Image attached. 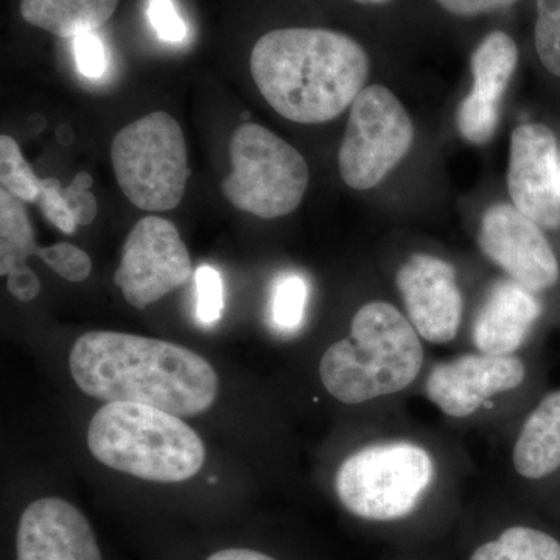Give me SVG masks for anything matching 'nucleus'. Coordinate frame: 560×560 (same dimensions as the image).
<instances>
[{
  "instance_id": "ddd939ff",
  "label": "nucleus",
  "mask_w": 560,
  "mask_h": 560,
  "mask_svg": "<svg viewBox=\"0 0 560 560\" xmlns=\"http://www.w3.org/2000/svg\"><path fill=\"white\" fill-rule=\"evenodd\" d=\"M525 363L517 355L466 353L431 368L425 394L445 416L466 419L499 394L521 388Z\"/></svg>"
},
{
  "instance_id": "473e14b6",
  "label": "nucleus",
  "mask_w": 560,
  "mask_h": 560,
  "mask_svg": "<svg viewBox=\"0 0 560 560\" xmlns=\"http://www.w3.org/2000/svg\"><path fill=\"white\" fill-rule=\"evenodd\" d=\"M206 560H276L271 556L265 555V552L249 550V548H226L213 552Z\"/></svg>"
},
{
  "instance_id": "dca6fc26",
  "label": "nucleus",
  "mask_w": 560,
  "mask_h": 560,
  "mask_svg": "<svg viewBox=\"0 0 560 560\" xmlns=\"http://www.w3.org/2000/svg\"><path fill=\"white\" fill-rule=\"evenodd\" d=\"M512 463L526 480H541L560 469V389L545 396L526 418Z\"/></svg>"
},
{
  "instance_id": "5701e85b",
  "label": "nucleus",
  "mask_w": 560,
  "mask_h": 560,
  "mask_svg": "<svg viewBox=\"0 0 560 560\" xmlns=\"http://www.w3.org/2000/svg\"><path fill=\"white\" fill-rule=\"evenodd\" d=\"M500 108L467 94L456 109V128L460 138L474 145L489 143L499 127Z\"/></svg>"
},
{
  "instance_id": "39448f33",
  "label": "nucleus",
  "mask_w": 560,
  "mask_h": 560,
  "mask_svg": "<svg viewBox=\"0 0 560 560\" xmlns=\"http://www.w3.org/2000/svg\"><path fill=\"white\" fill-rule=\"evenodd\" d=\"M433 456L410 441L377 442L353 452L335 475V492L345 510L371 522L407 517L434 481Z\"/></svg>"
},
{
  "instance_id": "7ed1b4c3",
  "label": "nucleus",
  "mask_w": 560,
  "mask_h": 560,
  "mask_svg": "<svg viewBox=\"0 0 560 560\" xmlns=\"http://www.w3.org/2000/svg\"><path fill=\"white\" fill-rule=\"evenodd\" d=\"M423 359L410 319L389 302L372 301L353 315L349 337L320 357L319 378L341 404H366L410 388Z\"/></svg>"
},
{
  "instance_id": "6e6552de",
  "label": "nucleus",
  "mask_w": 560,
  "mask_h": 560,
  "mask_svg": "<svg viewBox=\"0 0 560 560\" xmlns=\"http://www.w3.org/2000/svg\"><path fill=\"white\" fill-rule=\"evenodd\" d=\"M415 142V124L399 98L371 84L350 106L338 167L353 190L377 187L404 161Z\"/></svg>"
},
{
  "instance_id": "a211bd4d",
  "label": "nucleus",
  "mask_w": 560,
  "mask_h": 560,
  "mask_svg": "<svg viewBox=\"0 0 560 560\" xmlns=\"http://www.w3.org/2000/svg\"><path fill=\"white\" fill-rule=\"evenodd\" d=\"M517 62L518 49L515 40L508 33L490 32L471 55L474 86L469 94L490 105L501 106Z\"/></svg>"
},
{
  "instance_id": "72a5a7b5",
  "label": "nucleus",
  "mask_w": 560,
  "mask_h": 560,
  "mask_svg": "<svg viewBox=\"0 0 560 560\" xmlns=\"http://www.w3.org/2000/svg\"><path fill=\"white\" fill-rule=\"evenodd\" d=\"M353 2L361 3V5H385L393 0H353Z\"/></svg>"
},
{
  "instance_id": "4468645a",
  "label": "nucleus",
  "mask_w": 560,
  "mask_h": 560,
  "mask_svg": "<svg viewBox=\"0 0 560 560\" xmlns=\"http://www.w3.org/2000/svg\"><path fill=\"white\" fill-rule=\"evenodd\" d=\"M18 560H103L90 521L69 501L46 497L22 512Z\"/></svg>"
},
{
  "instance_id": "bb28decb",
  "label": "nucleus",
  "mask_w": 560,
  "mask_h": 560,
  "mask_svg": "<svg viewBox=\"0 0 560 560\" xmlns=\"http://www.w3.org/2000/svg\"><path fill=\"white\" fill-rule=\"evenodd\" d=\"M44 219L65 234H73L79 224L73 220L68 202L62 197V186L57 178H44L38 200Z\"/></svg>"
},
{
  "instance_id": "2eb2a0df",
  "label": "nucleus",
  "mask_w": 560,
  "mask_h": 560,
  "mask_svg": "<svg viewBox=\"0 0 560 560\" xmlns=\"http://www.w3.org/2000/svg\"><path fill=\"white\" fill-rule=\"evenodd\" d=\"M540 315L541 305L533 291L512 279L499 280L475 318V348L488 355H515Z\"/></svg>"
},
{
  "instance_id": "1a4fd4ad",
  "label": "nucleus",
  "mask_w": 560,
  "mask_h": 560,
  "mask_svg": "<svg viewBox=\"0 0 560 560\" xmlns=\"http://www.w3.org/2000/svg\"><path fill=\"white\" fill-rule=\"evenodd\" d=\"M194 275L189 248L178 228L161 217H145L132 228L121 248L114 282L138 311L162 300Z\"/></svg>"
},
{
  "instance_id": "7c9ffc66",
  "label": "nucleus",
  "mask_w": 560,
  "mask_h": 560,
  "mask_svg": "<svg viewBox=\"0 0 560 560\" xmlns=\"http://www.w3.org/2000/svg\"><path fill=\"white\" fill-rule=\"evenodd\" d=\"M436 2L440 3L442 9L455 14V16L475 18L493 13V11L510 9L518 0H436Z\"/></svg>"
},
{
  "instance_id": "9b49d317",
  "label": "nucleus",
  "mask_w": 560,
  "mask_h": 560,
  "mask_svg": "<svg viewBox=\"0 0 560 560\" xmlns=\"http://www.w3.org/2000/svg\"><path fill=\"white\" fill-rule=\"evenodd\" d=\"M407 318L422 340L448 345L458 337L464 302L455 268L431 254H412L396 275Z\"/></svg>"
},
{
  "instance_id": "423d86ee",
  "label": "nucleus",
  "mask_w": 560,
  "mask_h": 560,
  "mask_svg": "<svg viewBox=\"0 0 560 560\" xmlns=\"http://www.w3.org/2000/svg\"><path fill=\"white\" fill-rule=\"evenodd\" d=\"M114 175L125 197L147 212L178 208L190 176L178 121L153 110L117 132L110 145Z\"/></svg>"
},
{
  "instance_id": "b1692460",
  "label": "nucleus",
  "mask_w": 560,
  "mask_h": 560,
  "mask_svg": "<svg viewBox=\"0 0 560 560\" xmlns=\"http://www.w3.org/2000/svg\"><path fill=\"white\" fill-rule=\"evenodd\" d=\"M534 40L544 68L560 77V0H537Z\"/></svg>"
},
{
  "instance_id": "393cba45",
  "label": "nucleus",
  "mask_w": 560,
  "mask_h": 560,
  "mask_svg": "<svg viewBox=\"0 0 560 560\" xmlns=\"http://www.w3.org/2000/svg\"><path fill=\"white\" fill-rule=\"evenodd\" d=\"M36 257L69 282H83L92 271V260L86 250L72 243H57L46 248L40 246Z\"/></svg>"
},
{
  "instance_id": "6ab92c4d",
  "label": "nucleus",
  "mask_w": 560,
  "mask_h": 560,
  "mask_svg": "<svg viewBox=\"0 0 560 560\" xmlns=\"http://www.w3.org/2000/svg\"><path fill=\"white\" fill-rule=\"evenodd\" d=\"M39 248L24 201L0 189V276L27 267Z\"/></svg>"
},
{
  "instance_id": "f03ea898",
  "label": "nucleus",
  "mask_w": 560,
  "mask_h": 560,
  "mask_svg": "<svg viewBox=\"0 0 560 560\" xmlns=\"http://www.w3.org/2000/svg\"><path fill=\"white\" fill-rule=\"evenodd\" d=\"M250 75L276 113L294 124H326L341 116L364 90L371 62L346 33L279 28L250 51Z\"/></svg>"
},
{
  "instance_id": "a878e982",
  "label": "nucleus",
  "mask_w": 560,
  "mask_h": 560,
  "mask_svg": "<svg viewBox=\"0 0 560 560\" xmlns=\"http://www.w3.org/2000/svg\"><path fill=\"white\" fill-rule=\"evenodd\" d=\"M197 318L206 326L217 323L223 313V282L220 272L210 265H201L195 272Z\"/></svg>"
},
{
  "instance_id": "aec40b11",
  "label": "nucleus",
  "mask_w": 560,
  "mask_h": 560,
  "mask_svg": "<svg viewBox=\"0 0 560 560\" xmlns=\"http://www.w3.org/2000/svg\"><path fill=\"white\" fill-rule=\"evenodd\" d=\"M470 560H560V541L529 526H512L486 541Z\"/></svg>"
},
{
  "instance_id": "c85d7f7f",
  "label": "nucleus",
  "mask_w": 560,
  "mask_h": 560,
  "mask_svg": "<svg viewBox=\"0 0 560 560\" xmlns=\"http://www.w3.org/2000/svg\"><path fill=\"white\" fill-rule=\"evenodd\" d=\"M149 20L162 40L180 43L187 35V27L172 0H150Z\"/></svg>"
},
{
  "instance_id": "2f4dec72",
  "label": "nucleus",
  "mask_w": 560,
  "mask_h": 560,
  "mask_svg": "<svg viewBox=\"0 0 560 560\" xmlns=\"http://www.w3.org/2000/svg\"><path fill=\"white\" fill-rule=\"evenodd\" d=\"M7 287L18 301L28 302L35 300L40 293V280L32 268L24 267L11 271L7 276Z\"/></svg>"
},
{
  "instance_id": "412c9836",
  "label": "nucleus",
  "mask_w": 560,
  "mask_h": 560,
  "mask_svg": "<svg viewBox=\"0 0 560 560\" xmlns=\"http://www.w3.org/2000/svg\"><path fill=\"white\" fill-rule=\"evenodd\" d=\"M308 285L296 272H287L276 280L271 298V319L282 334L301 329L307 308Z\"/></svg>"
},
{
  "instance_id": "cd10ccee",
  "label": "nucleus",
  "mask_w": 560,
  "mask_h": 560,
  "mask_svg": "<svg viewBox=\"0 0 560 560\" xmlns=\"http://www.w3.org/2000/svg\"><path fill=\"white\" fill-rule=\"evenodd\" d=\"M92 186H94V179L90 173L81 172L69 186L62 187V197L68 202L73 220L79 226H88L97 217V198L91 191Z\"/></svg>"
},
{
  "instance_id": "4be33fe9",
  "label": "nucleus",
  "mask_w": 560,
  "mask_h": 560,
  "mask_svg": "<svg viewBox=\"0 0 560 560\" xmlns=\"http://www.w3.org/2000/svg\"><path fill=\"white\" fill-rule=\"evenodd\" d=\"M0 184L24 202H38L43 187V179L22 156L20 143L7 135L0 136Z\"/></svg>"
},
{
  "instance_id": "f8f14e48",
  "label": "nucleus",
  "mask_w": 560,
  "mask_h": 560,
  "mask_svg": "<svg viewBox=\"0 0 560 560\" xmlns=\"http://www.w3.org/2000/svg\"><path fill=\"white\" fill-rule=\"evenodd\" d=\"M508 189L515 208L545 230L560 226L558 140L550 128L523 124L511 136Z\"/></svg>"
},
{
  "instance_id": "f257e3e1",
  "label": "nucleus",
  "mask_w": 560,
  "mask_h": 560,
  "mask_svg": "<svg viewBox=\"0 0 560 560\" xmlns=\"http://www.w3.org/2000/svg\"><path fill=\"white\" fill-rule=\"evenodd\" d=\"M77 386L94 399L135 401L179 418L210 410L219 375L208 360L173 342L121 331L81 335L69 355Z\"/></svg>"
},
{
  "instance_id": "c756f323",
  "label": "nucleus",
  "mask_w": 560,
  "mask_h": 560,
  "mask_svg": "<svg viewBox=\"0 0 560 560\" xmlns=\"http://www.w3.org/2000/svg\"><path fill=\"white\" fill-rule=\"evenodd\" d=\"M75 60L79 70L88 79H101L106 72V51L103 43L94 33H86L75 38Z\"/></svg>"
},
{
  "instance_id": "9d476101",
  "label": "nucleus",
  "mask_w": 560,
  "mask_h": 560,
  "mask_svg": "<svg viewBox=\"0 0 560 560\" xmlns=\"http://www.w3.org/2000/svg\"><path fill=\"white\" fill-rule=\"evenodd\" d=\"M478 245L512 280L540 293L558 283V257L539 224L514 205L490 206L482 215Z\"/></svg>"
},
{
  "instance_id": "0eeeda50",
  "label": "nucleus",
  "mask_w": 560,
  "mask_h": 560,
  "mask_svg": "<svg viewBox=\"0 0 560 560\" xmlns=\"http://www.w3.org/2000/svg\"><path fill=\"white\" fill-rule=\"evenodd\" d=\"M232 171L221 183L234 208L275 220L300 208L308 187V165L287 140L257 124H242L230 142Z\"/></svg>"
},
{
  "instance_id": "20e7f679",
  "label": "nucleus",
  "mask_w": 560,
  "mask_h": 560,
  "mask_svg": "<svg viewBox=\"0 0 560 560\" xmlns=\"http://www.w3.org/2000/svg\"><path fill=\"white\" fill-rule=\"evenodd\" d=\"M88 447L103 466L153 482L190 480L206 460L205 442L179 416L135 401L95 412Z\"/></svg>"
},
{
  "instance_id": "f3484780",
  "label": "nucleus",
  "mask_w": 560,
  "mask_h": 560,
  "mask_svg": "<svg viewBox=\"0 0 560 560\" xmlns=\"http://www.w3.org/2000/svg\"><path fill=\"white\" fill-rule=\"evenodd\" d=\"M119 0H21L22 20L33 27L77 38L94 33L116 13Z\"/></svg>"
}]
</instances>
